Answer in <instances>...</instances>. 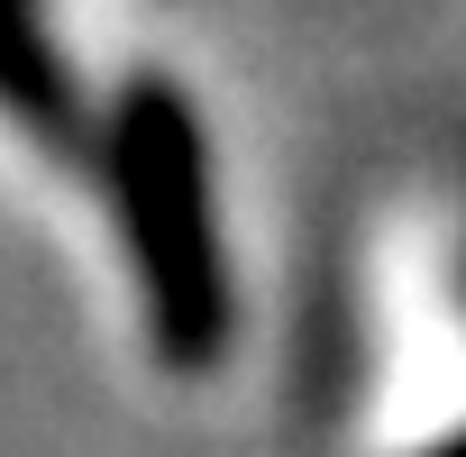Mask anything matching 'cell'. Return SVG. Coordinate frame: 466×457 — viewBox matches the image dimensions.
<instances>
[{
  "instance_id": "6da1fadb",
  "label": "cell",
  "mask_w": 466,
  "mask_h": 457,
  "mask_svg": "<svg viewBox=\"0 0 466 457\" xmlns=\"http://www.w3.org/2000/svg\"><path fill=\"white\" fill-rule=\"evenodd\" d=\"M83 165L101 174V201H110V239L128 257L147 357L183 384L219 375L238 348V275H228V239H219V174H210L201 101L156 65L128 74L92 110Z\"/></svg>"
},
{
  "instance_id": "7a4b0ae2",
  "label": "cell",
  "mask_w": 466,
  "mask_h": 457,
  "mask_svg": "<svg viewBox=\"0 0 466 457\" xmlns=\"http://www.w3.org/2000/svg\"><path fill=\"white\" fill-rule=\"evenodd\" d=\"M0 119L56 165L92 147V101L46 28V0H0Z\"/></svg>"
},
{
  "instance_id": "3957f363",
  "label": "cell",
  "mask_w": 466,
  "mask_h": 457,
  "mask_svg": "<svg viewBox=\"0 0 466 457\" xmlns=\"http://www.w3.org/2000/svg\"><path fill=\"white\" fill-rule=\"evenodd\" d=\"M420 457H466V430H448L439 448H420Z\"/></svg>"
}]
</instances>
